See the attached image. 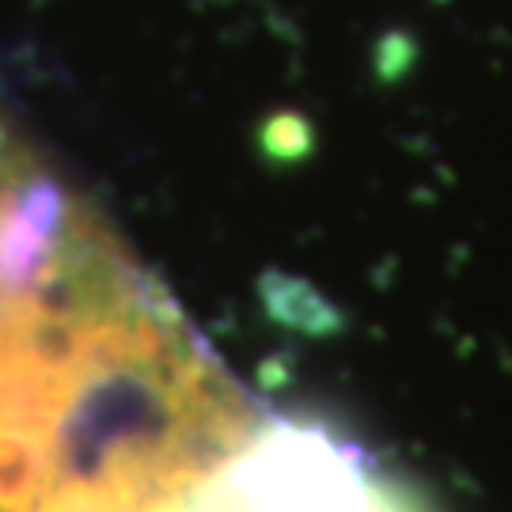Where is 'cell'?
I'll use <instances>...</instances> for the list:
<instances>
[{"label":"cell","instance_id":"cell-1","mask_svg":"<svg viewBox=\"0 0 512 512\" xmlns=\"http://www.w3.org/2000/svg\"><path fill=\"white\" fill-rule=\"evenodd\" d=\"M266 418L0 118V512H194Z\"/></svg>","mask_w":512,"mask_h":512}]
</instances>
